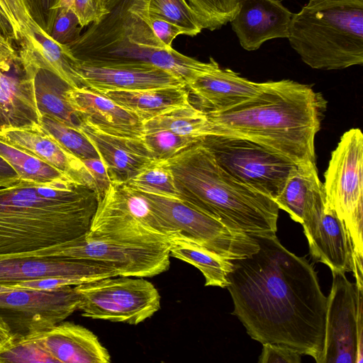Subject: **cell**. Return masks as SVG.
<instances>
[{
  "instance_id": "cell-34",
  "label": "cell",
  "mask_w": 363,
  "mask_h": 363,
  "mask_svg": "<svg viewBox=\"0 0 363 363\" xmlns=\"http://www.w3.org/2000/svg\"><path fill=\"white\" fill-rule=\"evenodd\" d=\"M56 362L33 338L28 335L13 333L0 348V363Z\"/></svg>"
},
{
  "instance_id": "cell-46",
  "label": "cell",
  "mask_w": 363,
  "mask_h": 363,
  "mask_svg": "<svg viewBox=\"0 0 363 363\" xmlns=\"http://www.w3.org/2000/svg\"><path fill=\"white\" fill-rule=\"evenodd\" d=\"M18 54L13 44L0 34V67L14 59Z\"/></svg>"
},
{
  "instance_id": "cell-44",
  "label": "cell",
  "mask_w": 363,
  "mask_h": 363,
  "mask_svg": "<svg viewBox=\"0 0 363 363\" xmlns=\"http://www.w3.org/2000/svg\"><path fill=\"white\" fill-rule=\"evenodd\" d=\"M150 23L156 37L167 50L173 49L172 44L177 35H183L177 26L158 16L150 15Z\"/></svg>"
},
{
  "instance_id": "cell-15",
  "label": "cell",
  "mask_w": 363,
  "mask_h": 363,
  "mask_svg": "<svg viewBox=\"0 0 363 363\" xmlns=\"http://www.w3.org/2000/svg\"><path fill=\"white\" fill-rule=\"evenodd\" d=\"M303 232L310 253L333 272H352L354 250L349 233L325 195L303 214Z\"/></svg>"
},
{
  "instance_id": "cell-8",
  "label": "cell",
  "mask_w": 363,
  "mask_h": 363,
  "mask_svg": "<svg viewBox=\"0 0 363 363\" xmlns=\"http://www.w3.org/2000/svg\"><path fill=\"white\" fill-rule=\"evenodd\" d=\"M138 191L170 239L185 238L228 260L246 257L259 249L252 235L228 227L181 199Z\"/></svg>"
},
{
  "instance_id": "cell-17",
  "label": "cell",
  "mask_w": 363,
  "mask_h": 363,
  "mask_svg": "<svg viewBox=\"0 0 363 363\" xmlns=\"http://www.w3.org/2000/svg\"><path fill=\"white\" fill-rule=\"evenodd\" d=\"M118 276L112 267L91 260L53 257L0 256V284L13 285L25 281L69 277L87 282Z\"/></svg>"
},
{
  "instance_id": "cell-1",
  "label": "cell",
  "mask_w": 363,
  "mask_h": 363,
  "mask_svg": "<svg viewBox=\"0 0 363 363\" xmlns=\"http://www.w3.org/2000/svg\"><path fill=\"white\" fill-rule=\"evenodd\" d=\"M255 252L231 260L226 289L235 315L257 342L289 347L320 363L327 297L305 257L284 247L276 233L255 234Z\"/></svg>"
},
{
  "instance_id": "cell-37",
  "label": "cell",
  "mask_w": 363,
  "mask_h": 363,
  "mask_svg": "<svg viewBox=\"0 0 363 363\" xmlns=\"http://www.w3.org/2000/svg\"><path fill=\"white\" fill-rule=\"evenodd\" d=\"M82 26L74 12L66 6H58L49 35L57 43L69 45L81 35Z\"/></svg>"
},
{
  "instance_id": "cell-10",
  "label": "cell",
  "mask_w": 363,
  "mask_h": 363,
  "mask_svg": "<svg viewBox=\"0 0 363 363\" xmlns=\"http://www.w3.org/2000/svg\"><path fill=\"white\" fill-rule=\"evenodd\" d=\"M201 140L228 174L274 201L297 167L278 154L244 138L213 134Z\"/></svg>"
},
{
  "instance_id": "cell-4",
  "label": "cell",
  "mask_w": 363,
  "mask_h": 363,
  "mask_svg": "<svg viewBox=\"0 0 363 363\" xmlns=\"http://www.w3.org/2000/svg\"><path fill=\"white\" fill-rule=\"evenodd\" d=\"M164 161L182 200L233 230L276 233L277 203L228 174L201 140Z\"/></svg>"
},
{
  "instance_id": "cell-5",
  "label": "cell",
  "mask_w": 363,
  "mask_h": 363,
  "mask_svg": "<svg viewBox=\"0 0 363 363\" xmlns=\"http://www.w3.org/2000/svg\"><path fill=\"white\" fill-rule=\"evenodd\" d=\"M67 46L78 60L148 64L186 86L216 63L212 57L203 62L166 49L150 26L148 0H111L105 13Z\"/></svg>"
},
{
  "instance_id": "cell-22",
  "label": "cell",
  "mask_w": 363,
  "mask_h": 363,
  "mask_svg": "<svg viewBox=\"0 0 363 363\" xmlns=\"http://www.w3.org/2000/svg\"><path fill=\"white\" fill-rule=\"evenodd\" d=\"M65 96L82 121L103 132L119 136L142 138L143 122L112 99L86 86L69 87Z\"/></svg>"
},
{
  "instance_id": "cell-36",
  "label": "cell",
  "mask_w": 363,
  "mask_h": 363,
  "mask_svg": "<svg viewBox=\"0 0 363 363\" xmlns=\"http://www.w3.org/2000/svg\"><path fill=\"white\" fill-rule=\"evenodd\" d=\"M142 138L156 160H167L201 140L162 129L145 132Z\"/></svg>"
},
{
  "instance_id": "cell-11",
  "label": "cell",
  "mask_w": 363,
  "mask_h": 363,
  "mask_svg": "<svg viewBox=\"0 0 363 363\" xmlns=\"http://www.w3.org/2000/svg\"><path fill=\"white\" fill-rule=\"evenodd\" d=\"M82 315L138 325L160 309V296L144 277L116 276L74 286Z\"/></svg>"
},
{
  "instance_id": "cell-19",
  "label": "cell",
  "mask_w": 363,
  "mask_h": 363,
  "mask_svg": "<svg viewBox=\"0 0 363 363\" xmlns=\"http://www.w3.org/2000/svg\"><path fill=\"white\" fill-rule=\"evenodd\" d=\"M35 67L22 52L0 67V125L40 124L35 91Z\"/></svg>"
},
{
  "instance_id": "cell-24",
  "label": "cell",
  "mask_w": 363,
  "mask_h": 363,
  "mask_svg": "<svg viewBox=\"0 0 363 363\" xmlns=\"http://www.w3.org/2000/svg\"><path fill=\"white\" fill-rule=\"evenodd\" d=\"M264 82H255L217 62L201 73L186 87L196 96L205 112L222 111L255 96Z\"/></svg>"
},
{
  "instance_id": "cell-14",
  "label": "cell",
  "mask_w": 363,
  "mask_h": 363,
  "mask_svg": "<svg viewBox=\"0 0 363 363\" xmlns=\"http://www.w3.org/2000/svg\"><path fill=\"white\" fill-rule=\"evenodd\" d=\"M88 231L169 238L147 200L126 183H111L97 201Z\"/></svg>"
},
{
  "instance_id": "cell-32",
  "label": "cell",
  "mask_w": 363,
  "mask_h": 363,
  "mask_svg": "<svg viewBox=\"0 0 363 363\" xmlns=\"http://www.w3.org/2000/svg\"><path fill=\"white\" fill-rule=\"evenodd\" d=\"M126 184L137 191L180 199L172 172L164 160L155 161Z\"/></svg>"
},
{
  "instance_id": "cell-25",
  "label": "cell",
  "mask_w": 363,
  "mask_h": 363,
  "mask_svg": "<svg viewBox=\"0 0 363 363\" xmlns=\"http://www.w3.org/2000/svg\"><path fill=\"white\" fill-rule=\"evenodd\" d=\"M186 86H164L100 93L138 116L143 122L191 104Z\"/></svg>"
},
{
  "instance_id": "cell-50",
  "label": "cell",
  "mask_w": 363,
  "mask_h": 363,
  "mask_svg": "<svg viewBox=\"0 0 363 363\" xmlns=\"http://www.w3.org/2000/svg\"><path fill=\"white\" fill-rule=\"evenodd\" d=\"M16 288L13 285L0 284V294L11 291Z\"/></svg>"
},
{
  "instance_id": "cell-7",
  "label": "cell",
  "mask_w": 363,
  "mask_h": 363,
  "mask_svg": "<svg viewBox=\"0 0 363 363\" xmlns=\"http://www.w3.org/2000/svg\"><path fill=\"white\" fill-rule=\"evenodd\" d=\"M169 239L158 235L87 231L58 245L14 255L91 260L112 267L118 276L152 277L169 267Z\"/></svg>"
},
{
  "instance_id": "cell-43",
  "label": "cell",
  "mask_w": 363,
  "mask_h": 363,
  "mask_svg": "<svg viewBox=\"0 0 363 363\" xmlns=\"http://www.w3.org/2000/svg\"><path fill=\"white\" fill-rule=\"evenodd\" d=\"M82 160L92 176L94 191L97 200H99L106 194L111 183L105 165L100 158H89Z\"/></svg>"
},
{
  "instance_id": "cell-49",
  "label": "cell",
  "mask_w": 363,
  "mask_h": 363,
  "mask_svg": "<svg viewBox=\"0 0 363 363\" xmlns=\"http://www.w3.org/2000/svg\"><path fill=\"white\" fill-rule=\"evenodd\" d=\"M98 11L100 14V17L105 13L106 7L111 0H94Z\"/></svg>"
},
{
  "instance_id": "cell-38",
  "label": "cell",
  "mask_w": 363,
  "mask_h": 363,
  "mask_svg": "<svg viewBox=\"0 0 363 363\" xmlns=\"http://www.w3.org/2000/svg\"><path fill=\"white\" fill-rule=\"evenodd\" d=\"M0 6L15 26L21 40L20 46L31 45L34 32L42 29L30 17L23 0H0Z\"/></svg>"
},
{
  "instance_id": "cell-33",
  "label": "cell",
  "mask_w": 363,
  "mask_h": 363,
  "mask_svg": "<svg viewBox=\"0 0 363 363\" xmlns=\"http://www.w3.org/2000/svg\"><path fill=\"white\" fill-rule=\"evenodd\" d=\"M40 124L78 158H99L95 147L78 129L68 126L45 113H42Z\"/></svg>"
},
{
  "instance_id": "cell-30",
  "label": "cell",
  "mask_w": 363,
  "mask_h": 363,
  "mask_svg": "<svg viewBox=\"0 0 363 363\" xmlns=\"http://www.w3.org/2000/svg\"><path fill=\"white\" fill-rule=\"evenodd\" d=\"M0 158L23 179L40 184H56L73 180L40 158L1 139Z\"/></svg>"
},
{
  "instance_id": "cell-45",
  "label": "cell",
  "mask_w": 363,
  "mask_h": 363,
  "mask_svg": "<svg viewBox=\"0 0 363 363\" xmlns=\"http://www.w3.org/2000/svg\"><path fill=\"white\" fill-rule=\"evenodd\" d=\"M0 34L6 38L13 45V43H21V38L16 29L15 26L8 15L0 6ZM14 46V45H13Z\"/></svg>"
},
{
  "instance_id": "cell-48",
  "label": "cell",
  "mask_w": 363,
  "mask_h": 363,
  "mask_svg": "<svg viewBox=\"0 0 363 363\" xmlns=\"http://www.w3.org/2000/svg\"><path fill=\"white\" fill-rule=\"evenodd\" d=\"M15 174L10 166L0 158V179Z\"/></svg>"
},
{
  "instance_id": "cell-2",
  "label": "cell",
  "mask_w": 363,
  "mask_h": 363,
  "mask_svg": "<svg viewBox=\"0 0 363 363\" xmlns=\"http://www.w3.org/2000/svg\"><path fill=\"white\" fill-rule=\"evenodd\" d=\"M325 109L311 86L282 79L264 82L255 96L233 107L206 113L211 135L252 141L298 166L315 162L314 140Z\"/></svg>"
},
{
  "instance_id": "cell-9",
  "label": "cell",
  "mask_w": 363,
  "mask_h": 363,
  "mask_svg": "<svg viewBox=\"0 0 363 363\" xmlns=\"http://www.w3.org/2000/svg\"><path fill=\"white\" fill-rule=\"evenodd\" d=\"M323 183L325 198L344 223L354 255L363 257V135L351 128L331 153Z\"/></svg>"
},
{
  "instance_id": "cell-27",
  "label": "cell",
  "mask_w": 363,
  "mask_h": 363,
  "mask_svg": "<svg viewBox=\"0 0 363 363\" xmlns=\"http://www.w3.org/2000/svg\"><path fill=\"white\" fill-rule=\"evenodd\" d=\"M28 58L35 69V97L41 113L47 114L68 126L78 129L82 120L71 108L65 96V91L70 86L51 70L35 65L28 57Z\"/></svg>"
},
{
  "instance_id": "cell-3",
  "label": "cell",
  "mask_w": 363,
  "mask_h": 363,
  "mask_svg": "<svg viewBox=\"0 0 363 363\" xmlns=\"http://www.w3.org/2000/svg\"><path fill=\"white\" fill-rule=\"evenodd\" d=\"M95 191L69 180L40 184L17 174L0 179V256L25 254L85 234Z\"/></svg>"
},
{
  "instance_id": "cell-28",
  "label": "cell",
  "mask_w": 363,
  "mask_h": 363,
  "mask_svg": "<svg viewBox=\"0 0 363 363\" xmlns=\"http://www.w3.org/2000/svg\"><path fill=\"white\" fill-rule=\"evenodd\" d=\"M170 256L186 262L200 270L206 286L226 288L228 275L233 264L202 246L180 237L169 239Z\"/></svg>"
},
{
  "instance_id": "cell-21",
  "label": "cell",
  "mask_w": 363,
  "mask_h": 363,
  "mask_svg": "<svg viewBox=\"0 0 363 363\" xmlns=\"http://www.w3.org/2000/svg\"><path fill=\"white\" fill-rule=\"evenodd\" d=\"M78 130L96 150L111 182L128 183L156 161L143 138L109 134L85 121Z\"/></svg>"
},
{
  "instance_id": "cell-29",
  "label": "cell",
  "mask_w": 363,
  "mask_h": 363,
  "mask_svg": "<svg viewBox=\"0 0 363 363\" xmlns=\"http://www.w3.org/2000/svg\"><path fill=\"white\" fill-rule=\"evenodd\" d=\"M143 127L145 132L162 129L182 136L199 139L211 135L206 113L191 104L145 121Z\"/></svg>"
},
{
  "instance_id": "cell-40",
  "label": "cell",
  "mask_w": 363,
  "mask_h": 363,
  "mask_svg": "<svg viewBox=\"0 0 363 363\" xmlns=\"http://www.w3.org/2000/svg\"><path fill=\"white\" fill-rule=\"evenodd\" d=\"M262 351L259 363H300L301 354L284 345L276 343L262 344Z\"/></svg>"
},
{
  "instance_id": "cell-6",
  "label": "cell",
  "mask_w": 363,
  "mask_h": 363,
  "mask_svg": "<svg viewBox=\"0 0 363 363\" xmlns=\"http://www.w3.org/2000/svg\"><path fill=\"white\" fill-rule=\"evenodd\" d=\"M291 47L313 69L363 64V0H309L294 13Z\"/></svg>"
},
{
  "instance_id": "cell-39",
  "label": "cell",
  "mask_w": 363,
  "mask_h": 363,
  "mask_svg": "<svg viewBox=\"0 0 363 363\" xmlns=\"http://www.w3.org/2000/svg\"><path fill=\"white\" fill-rule=\"evenodd\" d=\"M35 23L49 35L60 0H23Z\"/></svg>"
},
{
  "instance_id": "cell-35",
  "label": "cell",
  "mask_w": 363,
  "mask_h": 363,
  "mask_svg": "<svg viewBox=\"0 0 363 363\" xmlns=\"http://www.w3.org/2000/svg\"><path fill=\"white\" fill-rule=\"evenodd\" d=\"M200 19L203 29L220 28L235 16L237 0H186Z\"/></svg>"
},
{
  "instance_id": "cell-26",
  "label": "cell",
  "mask_w": 363,
  "mask_h": 363,
  "mask_svg": "<svg viewBox=\"0 0 363 363\" xmlns=\"http://www.w3.org/2000/svg\"><path fill=\"white\" fill-rule=\"evenodd\" d=\"M325 194L315 162L304 164L296 167L274 202L292 220L301 223L305 209Z\"/></svg>"
},
{
  "instance_id": "cell-13",
  "label": "cell",
  "mask_w": 363,
  "mask_h": 363,
  "mask_svg": "<svg viewBox=\"0 0 363 363\" xmlns=\"http://www.w3.org/2000/svg\"><path fill=\"white\" fill-rule=\"evenodd\" d=\"M79 305L74 286L53 291L16 287L0 294V315L13 333L21 335L53 327L79 310Z\"/></svg>"
},
{
  "instance_id": "cell-23",
  "label": "cell",
  "mask_w": 363,
  "mask_h": 363,
  "mask_svg": "<svg viewBox=\"0 0 363 363\" xmlns=\"http://www.w3.org/2000/svg\"><path fill=\"white\" fill-rule=\"evenodd\" d=\"M56 362L108 363L111 356L89 329L70 322H61L47 330L28 334Z\"/></svg>"
},
{
  "instance_id": "cell-18",
  "label": "cell",
  "mask_w": 363,
  "mask_h": 363,
  "mask_svg": "<svg viewBox=\"0 0 363 363\" xmlns=\"http://www.w3.org/2000/svg\"><path fill=\"white\" fill-rule=\"evenodd\" d=\"M0 139L33 155L74 181L94 190L92 176L82 160L64 147L41 124L0 125Z\"/></svg>"
},
{
  "instance_id": "cell-41",
  "label": "cell",
  "mask_w": 363,
  "mask_h": 363,
  "mask_svg": "<svg viewBox=\"0 0 363 363\" xmlns=\"http://www.w3.org/2000/svg\"><path fill=\"white\" fill-rule=\"evenodd\" d=\"M58 6L70 8L78 17L83 28L100 18L94 0H60L56 8Z\"/></svg>"
},
{
  "instance_id": "cell-16",
  "label": "cell",
  "mask_w": 363,
  "mask_h": 363,
  "mask_svg": "<svg viewBox=\"0 0 363 363\" xmlns=\"http://www.w3.org/2000/svg\"><path fill=\"white\" fill-rule=\"evenodd\" d=\"M74 69L81 86L98 93L186 86L181 79L172 73L144 63L96 62L77 60Z\"/></svg>"
},
{
  "instance_id": "cell-47",
  "label": "cell",
  "mask_w": 363,
  "mask_h": 363,
  "mask_svg": "<svg viewBox=\"0 0 363 363\" xmlns=\"http://www.w3.org/2000/svg\"><path fill=\"white\" fill-rule=\"evenodd\" d=\"M13 332L6 322L0 315V348L12 337Z\"/></svg>"
},
{
  "instance_id": "cell-12",
  "label": "cell",
  "mask_w": 363,
  "mask_h": 363,
  "mask_svg": "<svg viewBox=\"0 0 363 363\" xmlns=\"http://www.w3.org/2000/svg\"><path fill=\"white\" fill-rule=\"evenodd\" d=\"M327 297L324 349L320 363L363 361V287L333 272Z\"/></svg>"
},
{
  "instance_id": "cell-42",
  "label": "cell",
  "mask_w": 363,
  "mask_h": 363,
  "mask_svg": "<svg viewBox=\"0 0 363 363\" xmlns=\"http://www.w3.org/2000/svg\"><path fill=\"white\" fill-rule=\"evenodd\" d=\"M84 283L82 280L69 277H52L40 279L25 281L13 284L23 289H30L42 291H53L66 286H74Z\"/></svg>"
},
{
  "instance_id": "cell-20",
  "label": "cell",
  "mask_w": 363,
  "mask_h": 363,
  "mask_svg": "<svg viewBox=\"0 0 363 363\" xmlns=\"http://www.w3.org/2000/svg\"><path fill=\"white\" fill-rule=\"evenodd\" d=\"M238 11L230 22L241 47L258 50L269 40L287 38L293 13L280 0H237Z\"/></svg>"
},
{
  "instance_id": "cell-31",
  "label": "cell",
  "mask_w": 363,
  "mask_h": 363,
  "mask_svg": "<svg viewBox=\"0 0 363 363\" xmlns=\"http://www.w3.org/2000/svg\"><path fill=\"white\" fill-rule=\"evenodd\" d=\"M149 14L177 26L183 35L195 36L203 29L196 13L186 0H148Z\"/></svg>"
}]
</instances>
